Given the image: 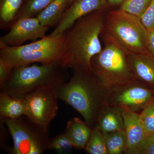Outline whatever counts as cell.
I'll list each match as a JSON object with an SVG mask.
<instances>
[{
  "mask_svg": "<svg viewBox=\"0 0 154 154\" xmlns=\"http://www.w3.org/2000/svg\"><path fill=\"white\" fill-rule=\"evenodd\" d=\"M25 0H0V28L10 29L20 17Z\"/></svg>",
  "mask_w": 154,
  "mask_h": 154,
  "instance_id": "cell-18",
  "label": "cell"
},
{
  "mask_svg": "<svg viewBox=\"0 0 154 154\" xmlns=\"http://www.w3.org/2000/svg\"><path fill=\"white\" fill-rule=\"evenodd\" d=\"M152 0H124L119 9L140 18Z\"/></svg>",
  "mask_w": 154,
  "mask_h": 154,
  "instance_id": "cell-22",
  "label": "cell"
},
{
  "mask_svg": "<svg viewBox=\"0 0 154 154\" xmlns=\"http://www.w3.org/2000/svg\"><path fill=\"white\" fill-rule=\"evenodd\" d=\"M8 127L13 140L11 153L41 154L49 149L48 130L23 116L15 119L1 120Z\"/></svg>",
  "mask_w": 154,
  "mask_h": 154,
  "instance_id": "cell-7",
  "label": "cell"
},
{
  "mask_svg": "<svg viewBox=\"0 0 154 154\" xmlns=\"http://www.w3.org/2000/svg\"><path fill=\"white\" fill-rule=\"evenodd\" d=\"M104 42L102 51L91 59L95 74L110 89L136 82L128 54L111 42Z\"/></svg>",
  "mask_w": 154,
  "mask_h": 154,
  "instance_id": "cell-6",
  "label": "cell"
},
{
  "mask_svg": "<svg viewBox=\"0 0 154 154\" xmlns=\"http://www.w3.org/2000/svg\"><path fill=\"white\" fill-rule=\"evenodd\" d=\"M13 69L5 61L0 59V89L10 79Z\"/></svg>",
  "mask_w": 154,
  "mask_h": 154,
  "instance_id": "cell-27",
  "label": "cell"
},
{
  "mask_svg": "<svg viewBox=\"0 0 154 154\" xmlns=\"http://www.w3.org/2000/svg\"><path fill=\"white\" fill-rule=\"evenodd\" d=\"M110 7L107 0H72L49 36H60L65 33L82 17L94 11L108 10Z\"/></svg>",
  "mask_w": 154,
  "mask_h": 154,
  "instance_id": "cell-11",
  "label": "cell"
},
{
  "mask_svg": "<svg viewBox=\"0 0 154 154\" xmlns=\"http://www.w3.org/2000/svg\"><path fill=\"white\" fill-rule=\"evenodd\" d=\"M135 154H154V133L146 135Z\"/></svg>",
  "mask_w": 154,
  "mask_h": 154,
  "instance_id": "cell-26",
  "label": "cell"
},
{
  "mask_svg": "<svg viewBox=\"0 0 154 154\" xmlns=\"http://www.w3.org/2000/svg\"><path fill=\"white\" fill-rule=\"evenodd\" d=\"M92 130L85 121L74 117L68 122L64 132L74 147L85 149L91 137Z\"/></svg>",
  "mask_w": 154,
  "mask_h": 154,
  "instance_id": "cell-15",
  "label": "cell"
},
{
  "mask_svg": "<svg viewBox=\"0 0 154 154\" xmlns=\"http://www.w3.org/2000/svg\"><path fill=\"white\" fill-rule=\"evenodd\" d=\"M72 0H53L38 16L43 26H56L63 17Z\"/></svg>",
  "mask_w": 154,
  "mask_h": 154,
  "instance_id": "cell-17",
  "label": "cell"
},
{
  "mask_svg": "<svg viewBox=\"0 0 154 154\" xmlns=\"http://www.w3.org/2000/svg\"><path fill=\"white\" fill-rule=\"evenodd\" d=\"M53 1V0H25L19 19L23 17H37Z\"/></svg>",
  "mask_w": 154,
  "mask_h": 154,
  "instance_id": "cell-21",
  "label": "cell"
},
{
  "mask_svg": "<svg viewBox=\"0 0 154 154\" xmlns=\"http://www.w3.org/2000/svg\"><path fill=\"white\" fill-rule=\"evenodd\" d=\"M148 33L139 17L119 9L106 11L101 37L103 41L116 45L128 54L148 53Z\"/></svg>",
  "mask_w": 154,
  "mask_h": 154,
  "instance_id": "cell-4",
  "label": "cell"
},
{
  "mask_svg": "<svg viewBox=\"0 0 154 154\" xmlns=\"http://www.w3.org/2000/svg\"><path fill=\"white\" fill-rule=\"evenodd\" d=\"M56 88H42L22 97L26 106L25 116L46 130H48L58 110L59 99Z\"/></svg>",
  "mask_w": 154,
  "mask_h": 154,
  "instance_id": "cell-8",
  "label": "cell"
},
{
  "mask_svg": "<svg viewBox=\"0 0 154 154\" xmlns=\"http://www.w3.org/2000/svg\"><path fill=\"white\" fill-rule=\"evenodd\" d=\"M106 11H94L84 16L65 32L63 66L73 70L93 72L91 59L103 48L100 38Z\"/></svg>",
  "mask_w": 154,
  "mask_h": 154,
  "instance_id": "cell-1",
  "label": "cell"
},
{
  "mask_svg": "<svg viewBox=\"0 0 154 154\" xmlns=\"http://www.w3.org/2000/svg\"><path fill=\"white\" fill-rule=\"evenodd\" d=\"M108 154L125 153L127 146V139L125 130L118 131L105 134Z\"/></svg>",
  "mask_w": 154,
  "mask_h": 154,
  "instance_id": "cell-19",
  "label": "cell"
},
{
  "mask_svg": "<svg viewBox=\"0 0 154 154\" xmlns=\"http://www.w3.org/2000/svg\"><path fill=\"white\" fill-rule=\"evenodd\" d=\"M140 115L146 135L154 133V98L146 105Z\"/></svg>",
  "mask_w": 154,
  "mask_h": 154,
  "instance_id": "cell-23",
  "label": "cell"
},
{
  "mask_svg": "<svg viewBox=\"0 0 154 154\" xmlns=\"http://www.w3.org/2000/svg\"><path fill=\"white\" fill-rule=\"evenodd\" d=\"M140 19L143 25L148 32L154 30V0H152Z\"/></svg>",
  "mask_w": 154,
  "mask_h": 154,
  "instance_id": "cell-25",
  "label": "cell"
},
{
  "mask_svg": "<svg viewBox=\"0 0 154 154\" xmlns=\"http://www.w3.org/2000/svg\"><path fill=\"white\" fill-rule=\"evenodd\" d=\"M49 28L42 25L37 17L20 18L11 26L8 33L1 37L0 45L20 46L28 40L43 38Z\"/></svg>",
  "mask_w": 154,
  "mask_h": 154,
  "instance_id": "cell-10",
  "label": "cell"
},
{
  "mask_svg": "<svg viewBox=\"0 0 154 154\" xmlns=\"http://www.w3.org/2000/svg\"><path fill=\"white\" fill-rule=\"evenodd\" d=\"M56 89L58 98L70 105L95 128L102 110L107 104L110 89L93 72L73 70L69 80Z\"/></svg>",
  "mask_w": 154,
  "mask_h": 154,
  "instance_id": "cell-2",
  "label": "cell"
},
{
  "mask_svg": "<svg viewBox=\"0 0 154 154\" xmlns=\"http://www.w3.org/2000/svg\"><path fill=\"white\" fill-rule=\"evenodd\" d=\"M65 47V33L56 36L48 35L25 45H0V59L13 68L36 63L62 65Z\"/></svg>",
  "mask_w": 154,
  "mask_h": 154,
  "instance_id": "cell-5",
  "label": "cell"
},
{
  "mask_svg": "<svg viewBox=\"0 0 154 154\" xmlns=\"http://www.w3.org/2000/svg\"><path fill=\"white\" fill-rule=\"evenodd\" d=\"M154 98V90L136 81L110 89L107 104L125 107L138 113Z\"/></svg>",
  "mask_w": 154,
  "mask_h": 154,
  "instance_id": "cell-9",
  "label": "cell"
},
{
  "mask_svg": "<svg viewBox=\"0 0 154 154\" xmlns=\"http://www.w3.org/2000/svg\"><path fill=\"white\" fill-rule=\"evenodd\" d=\"M122 111L127 139L125 154H135L146 137L140 113L133 112L125 107H120Z\"/></svg>",
  "mask_w": 154,
  "mask_h": 154,
  "instance_id": "cell-12",
  "label": "cell"
},
{
  "mask_svg": "<svg viewBox=\"0 0 154 154\" xmlns=\"http://www.w3.org/2000/svg\"><path fill=\"white\" fill-rule=\"evenodd\" d=\"M25 99L5 92L0 93L1 120L15 119L26 114Z\"/></svg>",
  "mask_w": 154,
  "mask_h": 154,
  "instance_id": "cell-16",
  "label": "cell"
},
{
  "mask_svg": "<svg viewBox=\"0 0 154 154\" xmlns=\"http://www.w3.org/2000/svg\"><path fill=\"white\" fill-rule=\"evenodd\" d=\"M95 128L104 134L125 130L121 108L109 104L105 105L99 116Z\"/></svg>",
  "mask_w": 154,
  "mask_h": 154,
  "instance_id": "cell-14",
  "label": "cell"
},
{
  "mask_svg": "<svg viewBox=\"0 0 154 154\" xmlns=\"http://www.w3.org/2000/svg\"><path fill=\"white\" fill-rule=\"evenodd\" d=\"M73 148L72 144L65 132L58 135L51 140L49 146V149L63 154L69 153Z\"/></svg>",
  "mask_w": 154,
  "mask_h": 154,
  "instance_id": "cell-24",
  "label": "cell"
},
{
  "mask_svg": "<svg viewBox=\"0 0 154 154\" xmlns=\"http://www.w3.org/2000/svg\"><path fill=\"white\" fill-rule=\"evenodd\" d=\"M148 32L147 51L149 54L154 56V30Z\"/></svg>",
  "mask_w": 154,
  "mask_h": 154,
  "instance_id": "cell-28",
  "label": "cell"
},
{
  "mask_svg": "<svg viewBox=\"0 0 154 154\" xmlns=\"http://www.w3.org/2000/svg\"><path fill=\"white\" fill-rule=\"evenodd\" d=\"M124 0H107L110 7L120 5Z\"/></svg>",
  "mask_w": 154,
  "mask_h": 154,
  "instance_id": "cell-29",
  "label": "cell"
},
{
  "mask_svg": "<svg viewBox=\"0 0 154 154\" xmlns=\"http://www.w3.org/2000/svg\"><path fill=\"white\" fill-rule=\"evenodd\" d=\"M67 68L61 64H30L14 68L1 91L24 97L42 88H57L69 78Z\"/></svg>",
  "mask_w": 154,
  "mask_h": 154,
  "instance_id": "cell-3",
  "label": "cell"
},
{
  "mask_svg": "<svg viewBox=\"0 0 154 154\" xmlns=\"http://www.w3.org/2000/svg\"><path fill=\"white\" fill-rule=\"evenodd\" d=\"M85 149L88 154H108L105 135L99 130H92Z\"/></svg>",
  "mask_w": 154,
  "mask_h": 154,
  "instance_id": "cell-20",
  "label": "cell"
},
{
  "mask_svg": "<svg viewBox=\"0 0 154 154\" xmlns=\"http://www.w3.org/2000/svg\"><path fill=\"white\" fill-rule=\"evenodd\" d=\"M128 60L135 81L154 90V56L149 53L128 54Z\"/></svg>",
  "mask_w": 154,
  "mask_h": 154,
  "instance_id": "cell-13",
  "label": "cell"
}]
</instances>
